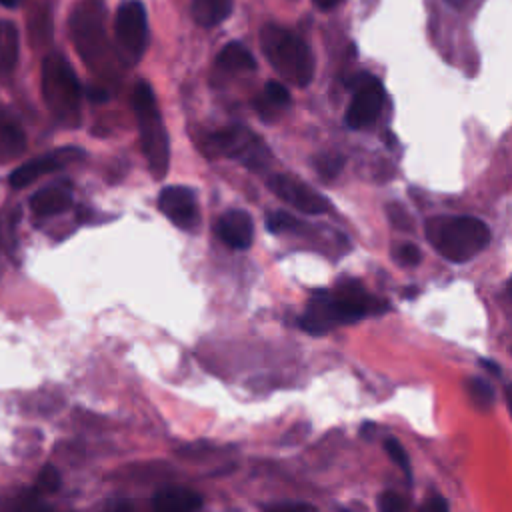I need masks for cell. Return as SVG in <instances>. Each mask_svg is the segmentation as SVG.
I'll return each instance as SVG.
<instances>
[{
    "instance_id": "cell-1",
    "label": "cell",
    "mask_w": 512,
    "mask_h": 512,
    "mask_svg": "<svg viewBox=\"0 0 512 512\" xmlns=\"http://www.w3.org/2000/svg\"><path fill=\"white\" fill-rule=\"evenodd\" d=\"M426 238L450 262H466L488 246L490 230L474 216H436L426 220Z\"/></svg>"
},
{
    "instance_id": "cell-2",
    "label": "cell",
    "mask_w": 512,
    "mask_h": 512,
    "mask_svg": "<svg viewBox=\"0 0 512 512\" xmlns=\"http://www.w3.org/2000/svg\"><path fill=\"white\" fill-rule=\"evenodd\" d=\"M260 48L270 66L290 84L304 88L314 78V56L308 44L290 30L266 24L260 30Z\"/></svg>"
},
{
    "instance_id": "cell-3",
    "label": "cell",
    "mask_w": 512,
    "mask_h": 512,
    "mask_svg": "<svg viewBox=\"0 0 512 512\" xmlns=\"http://www.w3.org/2000/svg\"><path fill=\"white\" fill-rule=\"evenodd\" d=\"M42 98L58 122L78 124L82 88L62 54H50L42 62Z\"/></svg>"
},
{
    "instance_id": "cell-4",
    "label": "cell",
    "mask_w": 512,
    "mask_h": 512,
    "mask_svg": "<svg viewBox=\"0 0 512 512\" xmlns=\"http://www.w3.org/2000/svg\"><path fill=\"white\" fill-rule=\"evenodd\" d=\"M134 114L138 118V132L142 152L150 166V172L156 178H162L168 170V132L162 122L160 110L156 106V98L152 86L146 80L136 82L132 94Z\"/></svg>"
},
{
    "instance_id": "cell-5",
    "label": "cell",
    "mask_w": 512,
    "mask_h": 512,
    "mask_svg": "<svg viewBox=\"0 0 512 512\" xmlns=\"http://www.w3.org/2000/svg\"><path fill=\"white\" fill-rule=\"evenodd\" d=\"M70 32L82 60L96 66L106 52V30H104V2L82 0L70 18Z\"/></svg>"
},
{
    "instance_id": "cell-6",
    "label": "cell",
    "mask_w": 512,
    "mask_h": 512,
    "mask_svg": "<svg viewBox=\"0 0 512 512\" xmlns=\"http://www.w3.org/2000/svg\"><path fill=\"white\" fill-rule=\"evenodd\" d=\"M116 44L120 60L128 66L136 64L148 46V20L142 2L128 0L116 14Z\"/></svg>"
},
{
    "instance_id": "cell-7",
    "label": "cell",
    "mask_w": 512,
    "mask_h": 512,
    "mask_svg": "<svg viewBox=\"0 0 512 512\" xmlns=\"http://www.w3.org/2000/svg\"><path fill=\"white\" fill-rule=\"evenodd\" d=\"M350 86L354 88V96L346 110V124L356 130L366 128L374 124V120L382 110V102H384L382 84L378 78L362 72L350 80Z\"/></svg>"
},
{
    "instance_id": "cell-8",
    "label": "cell",
    "mask_w": 512,
    "mask_h": 512,
    "mask_svg": "<svg viewBox=\"0 0 512 512\" xmlns=\"http://www.w3.org/2000/svg\"><path fill=\"white\" fill-rule=\"evenodd\" d=\"M212 142L220 152H224L252 168L262 166L264 160L268 158L266 146L250 130H246L242 126H232V128H224L220 132H214Z\"/></svg>"
},
{
    "instance_id": "cell-9",
    "label": "cell",
    "mask_w": 512,
    "mask_h": 512,
    "mask_svg": "<svg viewBox=\"0 0 512 512\" xmlns=\"http://www.w3.org/2000/svg\"><path fill=\"white\" fill-rule=\"evenodd\" d=\"M268 188L280 200L288 202L304 214H322L330 208L328 200L322 194H318L314 188H310L300 178H294L290 174H274L268 180Z\"/></svg>"
},
{
    "instance_id": "cell-10",
    "label": "cell",
    "mask_w": 512,
    "mask_h": 512,
    "mask_svg": "<svg viewBox=\"0 0 512 512\" xmlns=\"http://www.w3.org/2000/svg\"><path fill=\"white\" fill-rule=\"evenodd\" d=\"M158 206L162 214L176 224L178 228L192 230L200 222V212L196 204V196L192 190L184 186H168L158 196Z\"/></svg>"
},
{
    "instance_id": "cell-11",
    "label": "cell",
    "mask_w": 512,
    "mask_h": 512,
    "mask_svg": "<svg viewBox=\"0 0 512 512\" xmlns=\"http://www.w3.org/2000/svg\"><path fill=\"white\" fill-rule=\"evenodd\" d=\"M80 158H84V152L80 148H60L46 156L32 158L10 174V184H12V188H24V186L32 184L34 180H38L40 176L50 174V172L62 168L64 164L80 160Z\"/></svg>"
},
{
    "instance_id": "cell-12",
    "label": "cell",
    "mask_w": 512,
    "mask_h": 512,
    "mask_svg": "<svg viewBox=\"0 0 512 512\" xmlns=\"http://www.w3.org/2000/svg\"><path fill=\"white\" fill-rule=\"evenodd\" d=\"M332 296H334L342 324L356 322V320L364 318L366 314H372L382 308V304L376 302L372 296H368L364 292V288L354 280H346V282L338 284V288L332 292Z\"/></svg>"
},
{
    "instance_id": "cell-13",
    "label": "cell",
    "mask_w": 512,
    "mask_h": 512,
    "mask_svg": "<svg viewBox=\"0 0 512 512\" xmlns=\"http://www.w3.org/2000/svg\"><path fill=\"white\" fill-rule=\"evenodd\" d=\"M338 324L342 322L332 292H316L300 318V326L310 334H324Z\"/></svg>"
},
{
    "instance_id": "cell-14",
    "label": "cell",
    "mask_w": 512,
    "mask_h": 512,
    "mask_svg": "<svg viewBox=\"0 0 512 512\" xmlns=\"http://www.w3.org/2000/svg\"><path fill=\"white\" fill-rule=\"evenodd\" d=\"M216 234L226 246L234 250H246L254 238L252 216L244 210H230L218 220Z\"/></svg>"
},
{
    "instance_id": "cell-15",
    "label": "cell",
    "mask_w": 512,
    "mask_h": 512,
    "mask_svg": "<svg viewBox=\"0 0 512 512\" xmlns=\"http://www.w3.org/2000/svg\"><path fill=\"white\" fill-rule=\"evenodd\" d=\"M30 206L38 216H54L66 212L72 206V186L68 182L44 186L30 198Z\"/></svg>"
},
{
    "instance_id": "cell-16",
    "label": "cell",
    "mask_w": 512,
    "mask_h": 512,
    "mask_svg": "<svg viewBox=\"0 0 512 512\" xmlns=\"http://www.w3.org/2000/svg\"><path fill=\"white\" fill-rule=\"evenodd\" d=\"M202 496L190 488L170 486L156 492L152 508L154 512H198Z\"/></svg>"
},
{
    "instance_id": "cell-17",
    "label": "cell",
    "mask_w": 512,
    "mask_h": 512,
    "mask_svg": "<svg viewBox=\"0 0 512 512\" xmlns=\"http://www.w3.org/2000/svg\"><path fill=\"white\" fill-rule=\"evenodd\" d=\"M232 12V0H192V16L196 24L212 28L222 24Z\"/></svg>"
},
{
    "instance_id": "cell-18",
    "label": "cell",
    "mask_w": 512,
    "mask_h": 512,
    "mask_svg": "<svg viewBox=\"0 0 512 512\" xmlns=\"http://www.w3.org/2000/svg\"><path fill=\"white\" fill-rule=\"evenodd\" d=\"M26 150L24 132L10 120L0 118V162L18 158Z\"/></svg>"
},
{
    "instance_id": "cell-19",
    "label": "cell",
    "mask_w": 512,
    "mask_h": 512,
    "mask_svg": "<svg viewBox=\"0 0 512 512\" xmlns=\"http://www.w3.org/2000/svg\"><path fill=\"white\" fill-rule=\"evenodd\" d=\"M218 66L226 70H254L256 60L252 52L240 44V42H230L226 44L220 54H218Z\"/></svg>"
},
{
    "instance_id": "cell-20",
    "label": "cell",
    "mask_w": 512,
    "mask_h": 512,
    "mask_svg": "<svg viewBox=\"0 0 512 512\" xmlns=\"http://www.w3.org/2000/svg\"><path fill=\"white\" fill-rule=\"evenodd\" d=\"M18 60V30L12 22H0V74H10Z\"/></svg>"
},
{
    "instance_id": "cell-21",
    "label": "cell",
    "mask_w": 512,
    "mask_h": 512,
    "mask_svg": "<svg viewBox=\"0 0 512 512\" xmlns=\"http://www.w3.org/2000/svg\"><path fill=\"white\" fill-rule=\"evenodd\" d=\"M290 104V92L284 84L270 80L264 88V94L256 100V108L262 116H270L272 110H280Z\"/></svg>"
},
{
    "instance_id": "cell-22",
    "label": "cell",
    "mask_w": 512,
    "mask_h": 512,
    "mask_svg": "<svg viewBox=\"0 0 512 512\" xmlns=\"http://www.w3.org/2000/svg\"><path fill=\"white\" fill-rule=\"evenodd\" d=\"M0 512H48L36 492L0 496Z\"/></svg>"
},
{
    "instance_id": "cell-23",
    "label": "cell",
    "mask_w": 512,
    "mask_h": 512,
    "mask_svg": "<svg viewBox=\"0 0 512 512\" xmlns=\"http://www.w3.org/2000/svg\"><path fill=\"white\" fill-rule=\"evenodd\" d=\"M58 486H60V474H58V470L54 468V466H44L42 470H40V474H38V480H36V494L40 496V494H50V492H54V490H58Z\"/></svg>"
},
{
    "instance_id": "cell-24",
    "label": "cell",
    "mask_w": 512,
    "mask_h": 512,
    "mask_svg": "<svg viewBox=\"0 0 512 512\" xmlns=\"http://www.w3.org/2000/svg\"><path fill=\"white\" fill-rule=\"evenodd\" d=\"M384 448H386L388 456L394 460V464H396L406 476H410V460H408V456H406L402 444H400L398 440H394V438H388V440L384 442Z\"/></svg>"
},
{
    "instance_id": "cell-25",
    "label": "cell",
    "mask_w": 512,
    "mask_h": 512,
    "mask_svg": "<svg viewBox=\"0 0 512 512\" xmlns=\"http://www.w3.org/2000/svg\"><path fill=\"white\" fill-rule=\"evenodd\" d=\"M344 166V158L338 156V154H326V156H320L318 162H316V168L318 172L324 176V178H334L340 174Z\"/></svg>"
},
{
    "instance_id": "cell-26",
    "label": "cell",
    "mask_w": 512,
    "mask_h": 512,
    "mask_svg": "<svg viewBox=\"0 0 512 512\" xmlns=\"http://www.w3.org/2000/svg\"><path fill=\"white\" fill-rule=\"evenodd\" d=\"M300 226V220L288 212H274L268 220V228L272 232H284V230H294Z\"/></svg>"
},
{
    "instance_id": "cell-27",
    "label": "cell",
    "mask_w": 512,
    "mask_h": 512,
    "mask_svg": "<svg viewBox=\"0 0 512 512\" xmlns=\"http://www.w3.org/2000/svg\"><path fill=\"white\" fill-rule=\"evenodd\" d=\"M394 258H396L398 262H402V264L414 266V264H418V262H420L422 254H420V248H418L416 244L406 242V244L396 246V250H394Z\"/></svg>"
},
{
    "instance_id": "cell-28",
    "label": "cell",
    "mask_w": 512,
    "mask_h": 512,
    "mask_svg": "<svg viewBox=\"0 0 512 512\" xmlns=\"http://www.w3.org/2000/svg\"><path fill=\"white\" fill-rule=\"evenodd\" d=\"M386 212H388L390 222H392L396 228H402V230H410V228H412V220H410L408 212H406L400 204H388V206H386Z\"/></svg>"
},
{
    "instance_id": "cell-29",
    "label": "cell",
    "mask_w": 512,
    "mask_h": 512,
    "mask_svg": "<svg viewBox=\"0 0 512 512\" xmlns=\"http://www.w3.org/2000/svg\"><path fill=\"white\" fill-rule=\"evenodd\" d=\"M380 510L382 512H406V504H404V500L398 494L386 492L380 498Z\"/></svg>"
},
{
    "instance_id": "cell-30",
    "label": "cell",
    "mask_w": 512,
    "mask_h": 512,
    "mask_svg": "<svg viewBox=\"0 0 512 512\" xmlns=\"http://www.w3.org/2000/svg\"><path fill=\"white\" fill-rule=\"evenodd\" d=\"M472 394H474V398L476 400H480V402H484V404H488L490 400H492V390H490V386L486 384V382H482V380H472Z\"/></svg>"
},
{
    "instance_id": "cell-31",
    "label": "cell",
    "mask_w": 512,
    "mask_h": 512,
    "mask_svg": "<svg viewBox=\"0 0 512 512\" xmlns=\"http://www.w3.org/2000/svg\"><path fill=\"white\" fill-rule=\"evenodd\" d=\"M418 512H448V504L442 496H430Z\"/></svg>"
},
{
    "instance_id": "cell-32",
    "label": "cell",
    "mask_w": 512,
    "mask_h": 512,
    "mask_svg": "<svg viewBox=\"0 0 512 512\" xmlns=\"http://www.w3.org/2000/svg\"><path fill=\"white\" fill-rule=\"evenodd\" d=\"M270 512H314V510L308 506H300V504H282V506L272 508Z\"/></svg>"
},
{
    "instance_id": "cell-33",
    "label": "cell",
    "mask_w": 512,
    "mask_h": 512,
    "mask_svg": "<svg viewBox=\"0 0 512 512\" xmlns=\"http://www.w3.org/2000/svg\"><path fill=\"white\" fill-rule=\"evenodd\" d=\"M90 98H92L94 102H104V100L108 98V94L104 92V88H92V90H90Z\"/></svg>"
},
{
    "instance_id": "cell-34",
    "label": "cell",
    "mask_w": 512,
    "mask_h": 512,
    "mask_svg": "<svg viewBox=\"0 0 512 512\" xmlns=\"http://www.w3.org/2000/svg\"><path fill=\"white\" fill-rule=\"evenodd\" d=\"M318 8H324V10H328V8H334V6H338L342 0H312Z\"/></svg>"
},
{
    "instance_id": "cell-35",
    "label": "cell",
    "mask_w": 512,
    "mask_h": 512,
    "mask_svg": "<svg viewBox=\"0 0 512 512\" xmlns=\"http://www.w3.org/2000/svg\"><path fill=\"white\" fill-rule=\"evenodd\" d=\"M448 4H452L454 8H464V6H468L470 2H474V0H446Z\"/></svg>"
},
{
    "instance_id": "cell-36",
    "label": "cell",
    "mask_w": 512,
    "mask_h": 512,
    "mask_svg": "<svg viewBox=\"0 0 512 512\" xmlns=\"http://www.w3.org/2000/svg\"><path fill=\"white\" fill-rule=\"evenodd\" d=\"M0 4L6 8H14L18 4V0H0Z\"/></svg>"
}]
</instances>
